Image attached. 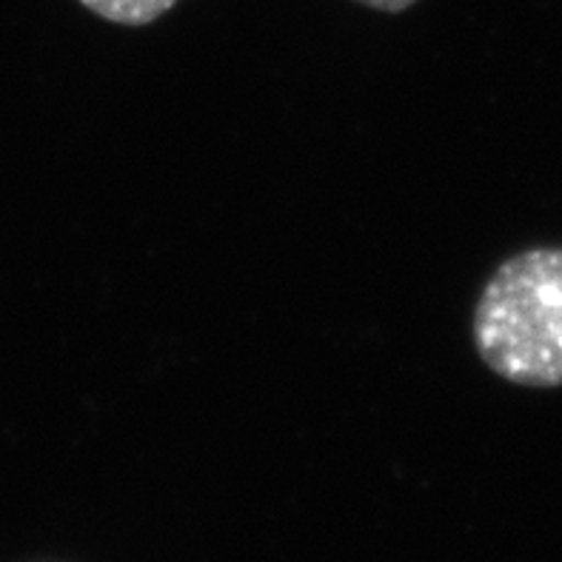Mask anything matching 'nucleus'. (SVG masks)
<instances>
[{"instance_id":"f257e3e1","label":"nucleus","mask_w":562,"mask_h":562,"mask_svg":"<svg viewBox=\"0 0 562 562\" xmlns=\"http://www.w3.org/2000/svg\"><path fill=\"white\" fill-rule=\"evenodd\" d=\"M474 349L522 389H562V246H540L497 266L474 306Z\"/></svg>"},{"instance_id":"f03ea898","label":"nucleus","mask_w":562,"mask_h":562,"mask_svg":"<svg viewBox=\"0 0 562 562\" xmlns=\"http://www.w3.org/2000/svg\"><path fill=\"white\" fill-rule=\"evenodd\" d=\"M89 12L121 26H146L164 18L178 0H80Z\"/></svg>"},{"instance_id":"7ed1b4c3","label":"nucleus","mask_w":562,"mask_h":562,"mask_svg":"<svg viewBox=\"0 0 562 562\" xmlns=\"http://www.w3.org/2000/svg\"><path fill=\"white\" fill-rule=\"evenodd\" d=\"M357 3H363L369 9H378V12H406L412 9L417 0H357Z\"/></svg>"}]
</instances>
